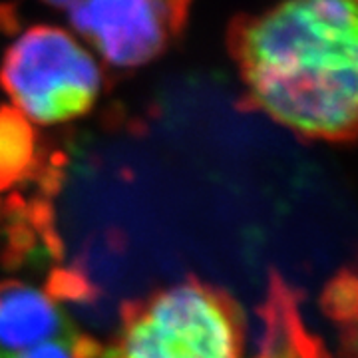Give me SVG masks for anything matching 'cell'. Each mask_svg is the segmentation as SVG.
<instances>
[{
  "label": "cell",
  "mask_w": 358,
  "mask_h": 358,
  "mask_svg": "<svg viewBox=\"0 0 358 358\" xmlns=\"http://www.w3.org/2000/svg\"><path fill=\"white\" fill-rule=\"evenodd\" d=\"M231 56L249 100L299 136L357 134V0H279L231 28Z\"/></svg>",
  "instance_id": "6da1fadb"
},
{
  "label": "cell",
  "mask_w": 358,
  "mask_h": 358,
  "mask_svg": "<svg viewBox=\"0 0 358 358\" xmlns=\"http://www.w3.org/2000/svg\"><path fill=\"white\" fill-rule=\"evenodd\" d=\"M243 324L233 301L201 282H181L124 313L108 358H241Z\"/></svg>",
  "instance_id": "7a4b0ae2"
},
{
  "label": "cell",
  "mask_w": 358,
  "mask_h": 358,
  "mask_svg": "<svg viewBox=\"0 0 358 358\" xmlns=\"http://www.w3.org/2000/svg\"><path fill=\"white\" fill-rule=\"evenodd\" d=\"M0 84L14 108L42 126L92 112L103 90L100 62L84 42L58 26H32L8 46Z\"/></svg>",
  "instance_id": "3957f363"
},
{
  "label": "cell",
  "mask_w": 358,
  "mask_h": 358,
  "mask_svg": "<svg viewBox=\"0 0 358 358\" xmlns=\"http://www.w3.org/2000/svg\"><path fill=\"white\" fill-rule=\"evenodd\" d=\"M183 0H78L70 22L108 64L140 68L166 52Z\"/></svg>",
  "instance_id": "277c9868"
},
{
  "label": "cell",
  "mask_w": 358,
  "mask_h": 358,
  "mask_svg": "<svg viewBox=\"0 0 358 358\" xmlns=\"http://www.w3.org/2000/svg\"><path fill=\"white\" fill-rule=\"evenodd\" d=\"M72 334L76 327L52 296L28 285H0V358Z\"/></svg>",
  "instance_id": "5b68a950"
},
{
  "label": "cell",
  "mask_w": 358,
  "mask_h": 358,
  "mask_svg": "<svg viewBox=\"0 0 358 358\" xmlns=\"http://www.w3.org/2000/svg\"><path fill=\"white\" fill-rule=\"evenodd\" d=\"M16 358H88V343L78 333L32 346Z\"/></svg>",
  "instance_id": "8992f818"
},
{
  "label": "cell",
  "mask_w": 358,
  "mask_h": 358,
  "mask_svg": "<svg viewBox=\"0 0 358 358\" xmlns=\"http://www.w3.org/2000/svg\"><path fill=\"white\" fill-rule=\"evenodd\" d=\"M42 2H46L50 6H56V8H70V6L76 4L78 0H42Z\"/></svg>",
  "instance_id": "52a82bcc"
}]
</instances>
